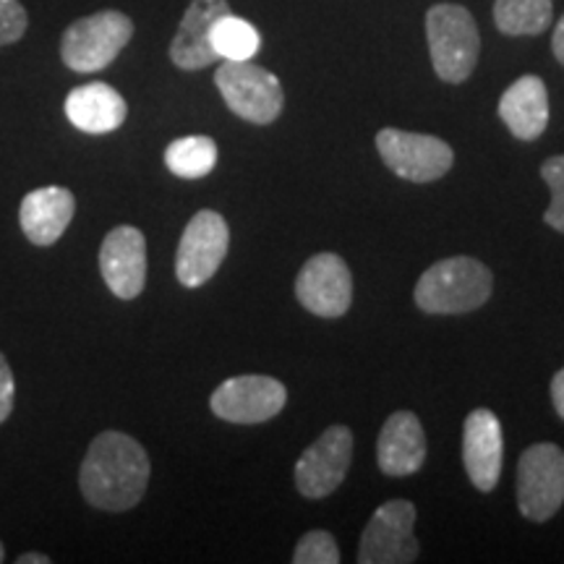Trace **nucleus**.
I'll use <instances>...</instances> for the list:
<instances>
[{
    "mask_svg": "<svg viewBox=\"0 0 564 564\" xmlns=\"http://www.w3.org/2000/svg\"><path fill=\"white\" fill-rule=\"evenodd\" d=\"M150 484V457L129 434L102 432L89 444L79 470L84 499L105 512L137 507Z\"/></svg>",
    "mask_w": 564,
    "mask_h": 564,
    "instance_id": "f257e3e1",
    "label": "nucleus"
},
{
    "mask_svg": "<svg viewBox=\"0 0 564 564\" xmlns=\"http://www.w3.org/2000/svg\"><path fill=\"white\" fill-rule=\"evenodd\" d=\"M489 267L470 257L442 259L415 282V306L426 314H468L491 295Z\"/></svg>",
    "mask_w": 564,
    "mask_h": 564,
    "instance_id": "f03ea898",
    "label": "nucleus"
},
{
    "mask_svg": "<svg viewBox=\"0 0 564 564\" xmlns=\"http://www.w3.org/2000/svg\"><path fill=\"white\" fill-rule=\"evenodd\" d=\"M429 53L436 76L447 84H463L474 74L481 37L474 13L457 3H436L426 13Z\"/></svg>",
    "mask_w": 564,
    "mask_h": 564,
    "instance_id": "7ed1b4c3",
    "label": "nucleus"
},
{
    "mask_svg": "<svg viewBox=\"0 0 564 564\" xmlns=\"http://www.w3.org/2000/svg\"><path fill=\"white\" fill-rule=\"evenodd\" d=\"M133 37V21L121 11H100L84 17L63 32L61 58L76 74L108 68Z\"/></svg>",
    "mask_w": 564,
    "mask_h": 564,
    "instance_id": "20e7f679",
    "label": "nucleus"
},
{
    "mask_svg": "<svg viewBox=\"0 0 564 564\" xmlns=\"http://www.w3.org/2000/svg\"><path fill=\"white\" fill-rule=\"evenodd\" d=\"M215 84L225 105L249 123L267 126L278 121L285 105L278 76L251 61H225L217 68Z\"/></svg>",
    "mask_w": 564,
    "mask_h": 564,
    "instance_id": "39448f33",
    "label": "nucleus"
},
{
    "mask_svg": "<svg viewBox=\"0 0 564 564\" xmlns=\"http://www.w3.org/2000/svg\"><path fill=\"white\" fill-rule=\"evenodd\" d=\"M564 505V449L552 442L528 447L518 463V507L523 518L544 523Z\"/></svg>",
    "mask_w": 564,
    "mask_h": 564,
    "instance_id": "423d86ee",
    "label": "nucleus"
},
{
    "mask_svg": "<svg viewBox=\"0 0 564 564\" xmlns=\"http://www.w3.org/2000/svg\"><path fill=\"white\" fill-rule=\"evenodd\" d=\"M377 150L394 175L413 183L442 178L455 162L453 147L432 133L382 129L377 133Z\"/></svg>",
    "mask_w": 564,
    "mask_h": 564,
    "instance_id": "0eeeda50",
    "label": "nucleus"
},
{
    "mask_svg": "<svg viewBox=\"0 0 564 564\" xmlns=\"http://www.w3.org/2000/svg\"><path fill=\"white\" fill-rule=\"evenodd\" d=\"M230 230L223 215L202 209L188 220L183 230L178 253H175V274L186 288H199L215 278L220 264L228 257Z\"/></svg>",
    "mask_w": 564,
    "mask_h": 564,
    "instance_id": "6e6552de",
    "label": "nucleus"
},
{
    "mask_svg": "<svg viewBox=\"0 0 564 564\" xmlns=\"http://www.w3.org/2000/svg\"><path fill=\"white\" fill-rule=\"evenodd\" d=\"M415 505L392 499L371 514L361 535L358 562L361 564H408L419 560V541L413 533Z\"/></svg>",
    "mask_w": 564,
    "mask_h": 564,
    "instance_id": "1a4fd4ad",
    "label": "nucleus"
},
{
    "mask_svg": "<svg viewBox=\"0 0 564 564\" xmlns=\"http://www.w3.org/2000/svg\"><path fill=\"white\" fill-rule=\"evenodd\" d=\"M288 403L285 384L262 373L232 377L212 392V413L228 423H264Z\"/></svg>",
    "mask_w": 564,
    "mask_h": 564,
    "instance_id": "9d476101",
    "label": "nucleus"
},
{
    "mask_svg": "<svg viewBox=\"0 0 564 564\" xmlns=\"http://www.w3.org/2000/svg\"><path fill=\"white\" fill-rule=\"evenodd\" d=\"M352 460L348 426H329L295 463V486L306 499L329 497L345 481Z\"/></svg>",
    "mask_w": 564,
    "mask_h": 564,
    "instance_id": "9b49d317",
    "label": "nucleus"
},
{
    "mask_svg": "<svg viewBox=\"0 0 564 564\" xmlns=\"http://www.w3.org/2000/svg\"><path fill=\"white\" fill-rule=\"evenodd\" d=\"M295 295L303 308L324 319H337L352 303V278L337 253H316L295 280Z\"/></svg>",
    "mask_w": 564,
    "mask_h": 564,
    "instance_id": "f8f14e48",
    "label": "nucleus"
},
{
    "mask_svg": "<svg viewBox=\"0 0 564 564\" xmlns=\"http://www.w3.org/2000/svg\"><path fill=\"white\" fill-rule=\"evenodd\" d=\"M100 272L112 295L123 301L137 299L147 282L144 232L131 225L112 228L100 246Z\"/></svg>",
    "mask_w": 564,
    "mask_h": 564,
    "instance_id": "ddd939ff",
    "label": "nucleus"
},
{
    "mask_svg": "<svg viewBox=\"0 0 564 564\" xmlns=\"http://www.w3.org/2000/svg\"><path fill=\"white\" fill-rule=\"evenodd\" d=\"M502 423L489 408H476L463 426V463L478 491H491L502 476Z\"/></svg>",
    "mask_w": 564,
    "mask_h": 564,
    "instance_id": "4468645a",
    "label": "nucleus"
},
{
    "mask_svg": "<svg viewBox=\"0 0 564 564\" xmlns=\"http://www.w3.org/2000/svg\"><path fill=\"white\" fill-rule=\"evenodd\" d=\"M225 13H230L228 0H192L188 3L171 42V61L175 66L181 70H199L217 61L209 34L215 21Z\"/></svg>",
    "mask_w": 564,
    "mask_h": 564,
    "instance_id": "2eb2a0df",
    "label": "nucleus"
},
{
    "mask_svg": "<svg viewBox=\"0 0 564 564\" xmlns=\"http://www.w3.org/2000/svg\"><path fill=\"white\" fill-rule=\"evenodd\" d=\"M426 460V434L419 415L411 411L392 413L377 442V463L387 476H411Z\"/></svg>",
    "mask_w": 564,
    "mask_h": 564,
    "instance_id": "dca6fc26",
    "label": "nucleus"
},
{
    "mask_svg": "<svg viewBox=\"0 0 564 564\" xmlns=\"http://www.w3.org/2000/svg\"><path fill=\"white\" fill-rule=\"evenodd\" d=\"M76 199L68 188L45 186L21 199L19 223L34 246H53L74 220Z\"/></svg>",
    "mask_w": 564,
    "mask_h": 564,
    "instance_id": "f3484780",
    "label": "nucleus"
},
{
    "mask_svg": "<svg viewBox=\"0 0 564 564\" xmlns=\"http://www.w3.org/2000/svg\"><path fill=\"white\" fill-rule=\"evenodd\" d=\"M66 116L84 133H110L123 126L129 105L110 84L91 82L70 89L66 97Z\"/></svg>",
    "mask_w": 564,
    "mask_h": 564,
    "instance_id": "a211bd4d",
    "label": "nucleus"
},
{
    "mask_svg": "<svg viewBox=\"0 0 564 564\" xmlns=\"http://www.w3.org/2000/svg\"><path fill=\"white\" fill-rule=\"evenodd\" d=\"M499 118H502L512 137L533 141L549 126V91L539 76H520L499 100Z\"/></svg>",
    "mask_w": 564,
    "mask_h": 564,
    "instance_id": "6ab92c4d",
    "label": "nucleus"
},
{
    "mask_svg": "<svg viewBox=\"0 0 564 564\" xmlns=\"http://www.w3.org/2000/svg\"><path fill=\"white\" fill-rule=\"evenodd\" d=\"M212 47H215L217 58L223 61H251L262 47V34L251 21H246L236 13H225L212 26Z\"/></svg>",
    "mask_w": 564,
    "mask_h": 564,
    "instance_id": "aec40b11",
    "label": "nucleus"
},
{
    "mask_svg": "<svg viewBox=\"0 0 564 564\" xmlns=\"http://www.w3.org/2000/svg\"><path fill=\"white\" fill-rule=\"evenodd\" d=\"M552 0H497L494 21L499 32L523 37V34L544 32L552 24Z\"/></svg>",
    "mask_w": 564,
    "mask_h": 564,
    "instance_id": "412c9836",
    "label": "nucleus"
},
{
    "mask_svg": "<svg viewBox=\"0 0 564 564\" xmlns=\"http://www.w3.org/2000/svg\"><path fill=\"white\" fill-rule=\"evenodd\" d=\"M165 165L178 178H204L217 165V144L209 137L175 139L165 150Z\"/></svg>",
    "mask_w": 564,
    "mask_h": 564,
    "instance_id": "4be33fe9",
    "label": "nucleus"
},
{
    "mask_svg": "<svg viewBox=\"0 0 564 564\" xmlns=\"http://www.w3.org/2000/svg\"><path fill=\"white\" fill-rule=\"evenodd\" d=\"M295 564H337L340 562V549L333 533L327 531H312L299 541L293 554Z\"/></svg>",
    "mask_w": 564,
    "mask_h": 564,
    "instance_id": "5701e85b",
    "label": "nucleus"
},
{
    "mask_svg": "<svg viewBox=\"0 0 564 564\" xmlns=\"http://www.w3.org/2000/svg\"><path fill=\"white\" fill-rule=\"evenodd\" d=\"M541 178L546 181V186L552 188V204H549L544 220L552 225L554 230L564 232V154L549 158L541 165Z\"/></svg>",
    "mask_w": 564,
    "mask_h": 564,
    "instance_id": "b1692460",
    "label": "nucleus"
},
{
    "mask_svg": "<svg viewBox=\"0 0 564 564\" xmlns=\"http://www.w3.org/2000/svg\"><path fill=\"white\" fill-rule=\"evenodd\" d=\"M26 11L19 0H0V45L19 42L26 32Z\"/></svg>",
    "mask_w": 564,
    "mask_h": 564,
    "instance_id": "393cba45",
    "label": "nucleus"
},
{
    "mask_svg": "<svg viewBox=\"0 0 564 564\" xmlns=\"http://www.w3.org/2000/svg\"><path fill=\"white\" fill-rule=\"evenodd\" d=\"M13 400H17V382H13V371L9 361H6V356L0 352V423L11 415Z\"/></svg>",
    "mask_w": 564,
    "mask_h": 564,
    "instance_id": "a878e982",
    "label": "nucleus"
},
{
    "mask_svg": "<svg viewBox=\"0 0 564 564\" xmlns=\"http://www.w3.org/2000/svg\"><path fill=\"white\" fill-rule=\"evenodd\" d=\"M552 400H554L556 413H560L562 421H564V369L556 371L554 379H552Z\"/></svg>",
    "mask_w": 564,
    "mask_h": 564,
    "instance_id": "bb28decb",
    "label": "nucleus"
},
{
    "mask_svg": "<svg viewBox=\"0 0 564 564\" xmlns=\"http://www.w3.org/2000/svg\"><path fill=\"white\" fill-rule=\"evenodd\" d=\"M552 51L556 55V61L564 66V17L560 19V24H556L554 30V37H552Z\"/></svg>",
    "mask_w": 564,
    "mask_h": 564,
    "instance_id": "cd10ccee",
    "label": "nucleus"
},
{
    "mask_svg": "<svg viewBox=\"0 0 564 564\" xmlns=\"http://www.w3.org/2000/svg\"><path fill=\"white\" fill-rule=\"evenodd\" d=\"M17 564H51V556L30 552V554H21L19 560H17Z\"/></svg>",
    "mask_w": 564,
    "mask_h": 564,
    "instance_id": "c85d7f7f",
    "label": "nucleus"
},
{
    "mask_svg": "<svg viewBox=\"0 0 564 564\" xmlns=\"http://www.w3.org/2000/svg\"><path fill=\"white\" fill-rule=\"evenodd\" d=\"M6 560V552H3V544H0V562Z\"/></svg>",
    "mask_w": 564,
    "mask_h": 564,
    "instance_id": "c756f323",
    "label": "nucleus"
}]
</instances>
